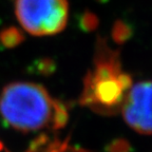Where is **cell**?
Returning <instances> with one entry per match:
<instances>
[{"mask_svg":"<svg viewBox=\"0 0 152 152\" xmlns=\"http://www.w3.org/2000/svg\"><path fill=\"white\" fill-rule=\"evenodd\" d=\"M24 40V36L17 28L10 26L0 31V45L5 48H15Z\"/></svg>","mask_w":152,"mask_h":152,"instance_id":"obj_5","label":"cell"},{"mask_svg":"<svg viewBox=\"0 0 152 152\" xmlns=\"http://www.w3.org/2000/svg\"><path fill=\"white\" fill-rule=\"evenodd\" d=\"M68 109L62 102L56 100L55 102V110L54 114H53V119H52V128L54 130H58L61 129L66 126V121H68Z\"/></svg>","mask_w":152,"mask_h":152,"instance_id":"obj_6","label":"cell"},{"mask_svg":"<svg viewBox=\"0 0 152 152\" xmlns=\"http://www.w3.org/2000/svg\"><path fill=\"white\" fill-rule=\"evenodd\" d=\"M55 102L42 86L15 81L0 93V114L16 130L32 132L52 125Z\"/></svg>","mask_w":152,"mask_h":152,"instance_id":"obj_2","label":"cell"},{"mask_svg":"<svg viewBox=\"0 0 152 152\" xmlns=\"http://www.w3.org/2000/svg\"><path fill=\"white\" fill-rule=\"evenodd\" d=\"M131 86L132 78L123 71L118 52L99 38L95 48L93 68L85 77L79 102L98 114L114 115L121 110Z\"/></svg>","mask_w":152,"mask_h":152,"instance_id":"obj_1","label":"cell"},{"mask_svg":"<svg viewBox=\"0 0 152 152\" xmlns=\"http://www.w3.org/2000/svg\"><path fill=\"white\" fill-rule=\"evenodd\" d=\"M81 26L85 28V30L92 31V30L95 28V26H97V18L93 14H91V13H86L83 17Z\"/></svg>","mask_w":152,"mask_h":152,"instance_id":"obj_8","label":"cell"},{"mask_svg":"<svg viewBox=\"0 0 152 152\" xmlns=\"http://www.w3.org/2000/svg\"><path fill=\"white\" fill-rule=\"evenodd\" d=\"M131 34H132V32H131L130 26H127L121 20L116 21V23L113 26V30H112V37L117 43L125 42L131 36Z\"/></svg>","mask_w":152,"mask_h":152,"instance_id":"obj_7","label":"cell"},{"mask_svg":"<svg viewBox=\"0 0 152 152\" xmlns=\"http://www.w3.org/2000/svg\"><path fill=\"white\" fill-rule=\"evenodd\" d=\"M15 13L28 34L55 35L66 28L69 3L68 0H16Z\"/></svg>","mask_w":152,"mask_h":152,"instance_id":"obj_3","label":"cell"},{"mask_svg":"<svg viewBox=\"0 0 152 152\" xmlns=\"http://www.w3.org/2000/svg\"><path fill=\"white\" fill-rule=\"evenodd\" d=\"M121 113L131 129L142 135L151 134V83L131 86L121 104Z\"/></svg>","mask_w":152,"mask_h":152,"instance_id":"obj_4","label":"cell"}]
</instances>
